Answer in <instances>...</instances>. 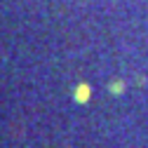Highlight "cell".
<instances>
[{"mask_svg": "<svg viewBox=\"0 0 148 148\" xmlns=\"http://www.w3.org/2000/svg\"><path fill=\"white\" fill-rule=\"evenodd\" d=\"M89 94H92V89H89V85H78L75 87V101L78 103H85V101H89Z\"/></svg>", "mask_w": 148, "mask_h": 148, "instance_id": "cell-1", "label": "cell"}, {"mask_svg": "<svg viewBox=\"0 0 148 148\" xmlns=\"http://www.w3.org/2000/svg\"><path fill=\"white\" fill-rule=\"evenodd\" d=\"M108 89H110V94L118 97V94H122V92H125V82H122V80H115V82H110Z\"/></svg>", "mask_w": 148, "mask_h": 148, "instance_id": "cell-2", "label": "cell"}]
</instances>
